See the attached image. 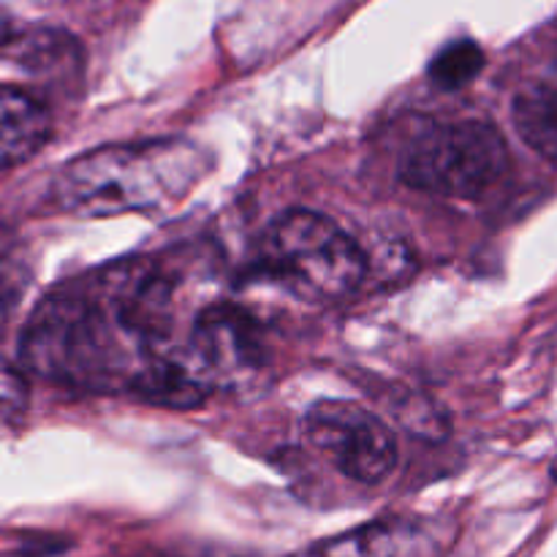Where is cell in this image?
Here are the masks:
<instances>
[{"label":"cell","instance_id":"7c38bea8","mask_svg":"<svg viewBox=\"0 0 557 557\" xmlns=\"http://www.w3.org/2000/svg\"><path fill=\"white\" fill-rule=\"evenodd\" d=\"M14 36V33H11V27H9V20H5L3 14H0V49L5 47V44H9V38Z\"/></svg>","mask_w":557,"mask_h":557},{"label":"cell","instance_id":"8fae6325","mask_svg":"<svg viewBox=\"0 0 557 557\" xmlns=\"http://www.w3.org/2000/svg\"><path fill=\"white\" fill-rule=\"evenodd\" d=\"M25 397L27 392L20 373L0 362V422H11L14 417H20L25 411Z\"/></svg>","mask_w":557,"mask_h":557},{"label":"cell","instance_id":"277c9868","mask_svg":"<svg viewBox=\"0 0 557 557\" xmlns=\"http://www.w3.org/2000/svg\"><path fill=\"white\" fill-rule=\"evenodd\" d=\"M506 172L509 147L504 134L484 120L433 125L400 158V180L408 188L446 199L487 194Z\"/></svg>","mask_w":557,"mask_h":557},{"label":"cell","instance_id":"6da1fadb","mask_svg":"<svg viewBox=\"0 0 557 557\" xmlns=\"http://www.w3.org/2000/svg\"><path fill=\"white\" fill-rule=\"evenodd\" d=\"M20 354L25 370L41 379L101 392H131L147 364L98 277L49 292L27 319Z\"/></svg>","mask_w":557,"mask_h":557},{"label":"cell","instance_id":"30bf717a","mask_svg":"<svg viewBox=\"0 0 557 557\" xmlns=\"http://www.w3.org/2000/svg\"><path fill=\"white\" fill-rule=\"evenodd\" d=\"M484 63H487V58H484V49L476 41L457 38L430 60V79L441 90H457V87H466L468 82L476 79L482 74Z\"/></svg>","mask_w":557,"mask_h":557},{"label":"cell","instance_id":"52a82bcc","mask_svg":"<svg viewBox=\"0 0 557 557\" xmlns=\"http://www.w3.org/2000/svg\"><path fill=\"white\" fill-rule=\"evenodd\" d=\"M451 531L430 517H392L315 544L302 557H444Z\"/></svg>","mask_w":557,"mask_h":557},{"label":"cell","instance_id":"ba28073f","mask_svg":"<svg viewBox=\"0 0 557 557\" xmlns=\"http://www.w3.org/2000/svg\"><path fill=\"white\" fill-rule=\"evenodd\" d=\"M52 134V117L33 92L0 85V174L38 156Z\"/></svg>","mask_w":557,"mask_h":557},{"label":"cell","instance_id":"3957f363","mask_svg":"<svg viewBox=\"0 0 557 557\" xmlns=\"http://www.w3.org/2000/svg\"><path fill=\"white\" fill-rule=\"evenodd\" d=\"M259 264L297 297L337 302L362 286L368 256L330 215L286 210L261 232Z\"/></svg>","mask_w":557,"mask_h":557},{"label":"cell","instance_id":"9c48e42d","mask_svg":"<svg viewBox=\"0 0 557 557\" xmlns=\"http://www.w3.org/2000/svg\"><path fill=\"white\" fill-rule=\"evenodd\" d=\"M511 120L531 150L557 163V82H533L515 96Z\"/></svg>","mask_w":557,"mask_h":557},{"label":"cell","instance_id":"8992f818","mask_svg":"<svg viewBox=\"0 0 557 557\" xmlns=\"http://www.w3.org/2000/svg\"><path fill=\"white\" fill-rule=\"evenodd\" d=\"M180 357L207 392L243 386L264 368L259 321L237 305H212L196 315Z\"/></svg>","mask_w":557,"mask_h":557},{"label":"cell","instance_id":"7a4b0ae2","mask_svg":"<svg viewBox=\"0 0 557 557\" xmlns=\"http://www.w3.org/2000/svg\"><path fill=\"white\" fill-rule=\"evenodd\" d=\"M210 169L201 147L185 139L109 145L71 158L49 185L60 212L112 218L177 205Z\"/></svg>","mask_w":557,"mask_h":557},{"label":"cell","instance_id":"4fadbf2b","mask_svg":"<svg viewBox=\"0 0 557 557\" xmlns=\"http://www.w3.org/2000/svg\"><path fill=\"white\" fill-rule=\"evenodd\" d=\"M549 473H553V479L557 482V457H555V462H553V468H549Z\"/></svg>","mask_w":557,"mask_h":557},{"label":"cell","instance_id":"5b68a950","mask_svg":"<svg viewBox=\"0 0 557 557\" xmlns=\"http://www.w3.org/2000/svg\"><path fill=\"white\" fill-rule=\"evenodd\" d=\"M305 435L337 473L381 484L397 466V438L384 419L351 400H319L305 413Z\"/></svg>","mask_w":557,"mask_h":557}]
</instances>
